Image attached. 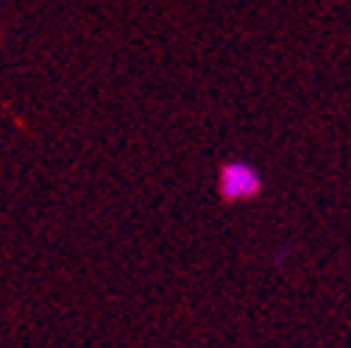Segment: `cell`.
I'll return each instance as SVG.
<instances>
[{
    "label": "cell",
    "mask_w": 351,
    "mask_h": 348,
    "mask_svg": "<svg viewBox=\"0 0 351 348\" xmlns=\"http://www.w3.org/2000/svg\"><path fill=\"white\" fill-rule=\"evenodd\" d=\"M221 190H223L229 198L254 195V192H256V176H254V170L245 167V164H229V167L223 170Z\"/></svg>",
    "instance_id": "6da1fadb"
}]
</instances>
